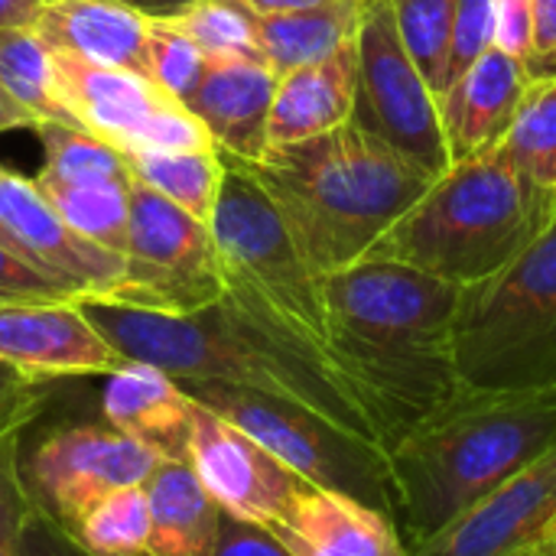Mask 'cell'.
<instances>
[{"mask_svg":"<svg viewBox=\"0 0 556 556\" xmlns=\"http://www.w3.org/2000/svg\"><path fill=\"white\" fill-rule=\"evenodd\" d=\"M75 303L127 362L153 365L179 384H235L290 401L362 443L384 453L391 450L378 410L336 365V358L228 296L189 316L91 296Z\"/></svg>","mask_w":556,"mask_h":556,"instance_id":"1","label":"cell"},{"mask_svg":"<svg viewBox=\"0 0 556 556\" xmlns=\"http://www.w3.org/2000/svg\"><path fill=\"white\" fill-rule=\"evenodd\" d=\"M459 300L463 287L381 257L323 277L329 349L378 410L388 446L463 391L453 358Z\"/></svg>","mask_w":556,"mask_h":556,"instance_id":"2","label":"cell"},{"mask_svg":"<svg viewBox=\"0 0 556 556\" xmlns=\"http://www.w3.org/2000/svg\"><path fill=\"white\" fill-rule=\"evenodd\" d=\"M556 446L554 391H459L388 453L394 525L407 551L456 525Z\"/></svg>","mask_w":556,"mask_h":556,"instance_id":"3","label":"cell"},{"mask_svg":"<svg viewBox=\"0 0 556 556\" xmlns=\"http://www.w3.org/2000/svg\"><path fill=\"white\" fill-rule=\"evenodd\" d=\"M306 264L326 277L362 257L437 179L352 117L248 163Z\"/></svg>","mask_w":556,"mask_h":556,"instance_id":"4","label":"cell"},{"mask_svg":"<svg viewBox=\"0 0 556 556\" xmlns=\"http://www.w3.org/2000/svg\"><path fill=\"white\" fill-rule=\"evenodd\" d=\"M554 215L556 192L528 182L492 150L437 176L368 257L472 287L508 267Z\"/></svg>","mask_w":556,"mask_h":556,"instance_id":"5","label":"cell"},{"mask_svg":"<svg viewBox=\"0 0 556 556\" xmlns=\"http://www.w3.org/2000/svg\"><path fill=\"white\" fill-rule=\"evenodd\" d=\"M453 358L466 391H554L556 215L508 267L463 287Z\"/></svg>","mask_w":556,"mask_h":556,"instance_id":"6","label":"cell"},{"mask_svg":"<svg viewBox=\"0 0 556 556\" xmlns=\"http://www.w3.org/2000/svg\"><path fill=\"white\" fill-rule=\"evenodd\" d=\"M208 231L218 248L225 296L336 358L329 349L323 277L300 254L280 208L251 166L231 153H222V186Z\"/></svg>","mask_w":556,"mask_h":556,"instance_id":"7","label":"cell"},{"mask_svg":"<svg viewBox=\"0 0 556 556\" xmlns=\"http://www.w3.org/2000/svg\"><path fill=\"white\" fill-rule=\"evenodd\" d=\"M179 384V381H176ZM192 401L248 433L257 446L290 466L316 489L352 495L394 518V482L388 453L362 443L319 414L235 384H179Z\"/></svg>","mask_w":556,"mask_h":556,"instance_id":"8","label":"cell"},{"mask_svg":"<svg viewBox=\"0 0 556 556\" xmlns=\"http://www.w3.org/2000/svg\"><path fill=\"white\" fill-rule=\"evenodd\" d=\"M222 296L225 277L208 222L134 179L124 280L104 303L189 316L215 306Z\"/></svg>","mask_w":556,"mask_h":556,"instance_id":"9","label":"cell"},{"mask_svg":"<svg viewBox=\"0 0 556 556\" xmlns=\"http://www.w3.org/2000/svg\"><path fill=\"white\" fill-rule=\"evenodd\" d=\"M358 85L352 121L433 176H443L450 150L443 140L437 94L414 65L394 20L391 0H358Z\"/></svg>","mask_w":556,"mask_h":556,"instance_id":"10","label":"cell"},{"mask_svg":"<svg viewBox=\"0 0 556 556\" xmlns=\"http://www.w3.org/2000/svg\"><path fill=\"white\" fill-rule=\"evenodd\" d=\"M52 65L75 127L124 156L150 150H215L202 121L147 75L91 65L62 52H52Z\"/></svg>","mask_w":556,"mask_h":556,"instance_id":"11","label":"cell"},{"mask_svg":"<svg viewBox=\"0 0 556 556\" xmlns=\"http://www.w3.org/2000/svg\"><path fill=\"white\" fill-rule=\"evenodd\" d=\"M163 459L114 427H65L46 437L23 469L36 505L68 528L98 498L143 485Z\"/></svg>","mask_w":556,"mask_h":556,"instance_id":"12","label":"cell"},{"mask_svg":"<svg viewBox=\"0 0 556 556\" xmlns=\"http://www.w3.org/2000/svg\"><path fill=\"white\" fill-rule=\"evenodd\" d=\"M186 463L225 515L257 528L277 525L309 489L303 476L199 401L192 410Z\"/></svg>","mask_w":556,"mask_h":556,"instance_id":"13","label":"cell"},{"mask_svg":"<svg viewBox=\"0 0 556 556\" xmlns=\"http://www.w3.org/2000/svg\"><path fill=\"white\" fill-rule=\"evenodd\" d=\"M556 525V446L410 556H538Z\"/></svg>","mask_w":556,"mask_h":556,"instance_id":"14","label":"cell"},{"mask_svg":"<svg viewBox=\"0 0 556 556\" xmlns=\"http://www.w3.org/2000/svg\"><path fill=\"white\" fill-rule=\"evenodd\" d=\"M0 362L39 384L88 375L108 378L127 365L75 300L0 303Z\"/></svg>","mask_w":556,"mask_h":556,"instance_id":"15","label":"cell"},{"mask_svg":"<svg viewBox=\"0 0 556 556\" xmlns=\"http://www.w3.org/2000/svg\"><path fill=\"white\" fill-rule=\"evenodd\" d=\"M0 225L20 254L81 296L108 300L124 280V257L75 235L33 179L0 166Z\"/></svg>","mask_w":556,"mask_h":556,"instance_id":"16","label":"cell"},{"mask_svg":"<svg viewBox=\"0 0 556 556\" xmlns=\"http://www.w3.org/2000/svg\"><path fill=\"white\" fill-rule=\"evenodd\" d=\"M528 85L531 75L525 62L511 59L495 46L482 52V59H476L437 98L450 163L492 153L505 140Z\"/></svg>","mask_w":556,"mask_h":556,"instance_id":"17","label":"cell"},{"mask_svg":"<svg viewBox=\"0 0 556 556\" xmlns=\"http://www.w3.org/2000/svg\"><path fill=\"white\" fill-rule=\"evenodd\" d=\"M264 531L290 556H410L391 515L316 485Z\"/></svg>","mask_w":556,"mask_h":556,"instance_id":"18","label":"cell"},{"mask_svg":"<svg viewBox=\"0 0 556 556\" xmlns=\"http://www.w3.org/2000/svg\"><path fill=\"white\" fill-rule=\"evenodd\" d=\"M277 75L264 62L208 59L199 88L186 108L202 121L212 143L244 163L267 153V121L274 104Z\"/></svg>","mask_w":556,"mask_h":556,"instance_id":"19","label":"cell"},{"mask_svg":"<svg viewBox=\"0 0 556 556\" xmlns=\"http://www.w3.org/2000/svg\"><path fill=\"white\" fill-rule=\"evenodd\" d=\"M195 401L160 368L127 362L108 375L101 414L108 427L137 440L163 463H186Z\"/></svg>","mask_w":556,"mask_h":556,"instance_id":"20","label":"cell"},{"mask_svg":"<svg viewBox=\"0 0 556 556\" xmlns=\"http://www.w3.org/2000/svg\"><path fill=\"white\" fill-rule=\"evenodd\" d=\"M33 36L62 55L91 65L130 68L143 75L150 16L114 0H46L33 20Z\"/></svg>","mask_w":556,"mask_h":556,"instance_id":"21","label":"cell"},{"mask_svg":"<svg viewBox=\"0 0 556 556\" xmlns=\"http://www.w3.org/2000/svg\"><path fill=\"white\" fill-rule=\"evenodd\" d=\"M355 85H358L355 39L316 65H303L280 75L274 88L270 121H267V150L300 143L342 127L355 111Z\"/></svg>","mask_w":556,"mask_h":556,"instance_id":"22","label":"cell"},{"mask_svg":"<svg viewBox=\"0 0 556 556\" xmlns=\"http://www.w3.org/2000/svg\"><path fill=\"white\" fill-rule=\"evenodd\" d=\"M150 505V556H212L222 508L189 463H160L143 482Z\"/></svg>","mask_w":556,"mask_h":556,"instance_id":"23","label":"cell"},{"mask_svg":"<svg viewBox=\"0 0 556 556\" xmlns=\"http://www.w3.org/2000/svg\"><path fill=\"white\" fill-rule=\"evenodd\" d=\"M358 33V0H332L293 13H257V39L267 68L280 78L316 65L349 46Z\"/></svg>","mask_w":556,"mask_h":556,"instance_id":"24","label":"cell"},{"mask_svg":"<svg viewBox=\"0 0 556 556\" xmlns=\"http://www.w3.org/2000/svg\"><path fill=\"white\" fill-rule=\"evenodd\" d=\"M33 182L75 235L124 257L134 179H85V182L33 179Z\"/></svg>","mask_w":556,"mask_h":556,"instance_id":"25","label":"cell"},{"mask_svg":"<svg viewBox=\"0 0 556 556\" xmlns=\"http://www.w3.org/2000/svg\"><path fill=\"white\" fill-rule=\"evenodd\" d=\"M127 166L137 182L150 186L173 205L186 208L199 222L212 218L222 186V153L215 150H150L127 153Z\"/></svg>","mask_w":556,"mask_h":556,"instance_id":"26","label":"cell"},{"mask_svg":"<svg viewBox=\"0 0 556 556\" xmlns=\"http://www.w3.org/2000/svg\"><path fill=\"white\" fill-rule=\"evenodd\" d=\"M495 153L528 182L556 192V78H538L528 85L525 101Z\"/></svg>","mask_w":556,"mask_h":556,"instance_id":"27","label":"cell"},{"mask_svg":"<svg viewBox=\"0 0 556 556\" xmlns=\"http://www.w3.org/2000/svg\"><path fill=\"white\" fill-rule=\"evenodd\" d=\"M65 534L88 556H150V505L143 485L117 489L81 511Z\"/></svg>","mask_w":556,"mask_h":556,"instance_id":"28","label":"cell"},{"mask_svg":"<svg viewBox=\"0 0 556 556\" xmlns=\"http://www.w3.org/2000/svg\"><path fill=\"white\" fill-rule=\"evenodd\" d=\"M0 85L36 117V121H65L75 124L59 81L52 52L33 36L29 26L0 29Z\"/></svg>","mask_w":556,"mask_h":556,"instance_id":"29","label":"cell"},{"mask_svg":"<svg viewBox=\"0 0 556 556\" xmlns=\"http://www.w3.org/2000/svg\"><path fill=\"white\" fill-rule=\"evenodd\" d=\"M36 137L42 143V166L36 179L55 182H85V179H134L127 156L94 134L65 124V121H39Z\"/></svg>","mask_w":556,"mask_h":556,"instance_id":"30","label":"cell"},{"mask_svg":"<svg viewBox=\"0 0 556 556\" xmlns=\"http://www.w3.org/2000/svg\"><path fill=\"white\" fill-rule=\"evenodd\" d=\"M173 26H179L205 52V59L264 62L257 13L241 0H195L189 10L173 16Z\"/></svg>","mask_w":556,"mask_h":556,"instance_id":"31","label":"cell"},{"mask_svg":"<svg viewBox=\"0 0 556 556\" xmlns=\"http://www.w3.org/2000/svg\"><path fill=\"white\" fill-rule=\"evenodd\" d=\"M397 33L430 91H446V59L459 0H391Z\"/></svg>","mask_w":556,"mask_h":556,"instance_id":"32","label":"cell"},{"mask_svg":"<svg viewBox=\"0 0 556 556\" xmlns=\"http://www.w3.org/2000/svg\"><path fill=\"white\" fill-rule=\"evenodd\" d=\"M205 65H208L205 52L179 26H173V20H150L143 75L156 88H163L169 98L186 104L189 94L199 88Z\"/></svg>","mask_w":556,"mask_h":556,"instance_id":"33","label":"cell"},{"mask_svg":"<svg viewBox=\"0 0 556 556\" xmlns=\"http://www.w3.org/2000/svg\"><path fill=\"white\" fill-rule=\"evenodd\" d=\"M33 508L36 498L23 479L20 440H10L0 446V556L23 554V531Z\"/></svg>","mask_w":556,"mask_h":556,"instance_id":"34","label":"cell"},{"mask_svg":"<svg viewBox=\"0 0 556 556\" xmlns=\"http://www.w3.org/2000/svg\"><path fill=\"white\" fill-rule=\"evenodd\" d=\"M495 46V0H459L450 59H446V88Z\"/></svg>","mask_w":556,"mask_h":556,"instance_id":"35","label":"cell"},{"mask_svg":"<svg viewBox=\"0 0 556 556\" xmlns=\"http://www.w3.org/2000/svg\"><path fill=\"white\" fill-rule=\"evenodd\" d=\"M52 300H78V293L0 244V303H52Z\"/></svg>","mask_w":556,"mask_h":556,"instance_id":"36","label":"cell"},{"mask_svg":"<svg viewBox=\"0 0 556 556\" xmlns=\"http://www.w3.org/2000/svg\"><path fill=\"white\" fill-rule=\"evenodd\" d=\"M46 391L39 381L23 378L10 365L0 362V446L20 440L26 424L42 410Z\"/></svg>","mask_w":556,"mask_h":556,"instance_id":"37","label":"cell"},{"mask_svg":"<svg viewBox=\"0 0 556 556\" xmlns=\"http://www.w3.org/2000/svg\"><path fill=\"white\" fill-rule=\"evenodd\" d=\"M495 49L525 62L534 49V3L531 0H495Z\"/></svg>","mask_w":556,"mask_h":556,"instance_id":"38","label":"cell"},{"mask_svg":"<svg viewBox=\"0 0 556 556\" xmlns=\"http://www.w3.org/2000/svg\"><path fill=\"white\" fill-rule=\"evenodd\" d=\"M212 556H290L264 528L244 525L231 515H222L218 544Z\"/></svg>","mask_w":556,"mask_h":556,"instance_id":"39","label":"cell"},{"mask_svg":"<svg viewBox=\"0 0 556 556\" xmlns=\"http://www.w3.org/2000/svg\"><path fill=\"white\" fill-rule=\"evenodd\" d=\"M20 556H88L59 521H52L39 505L29 515V525L23 531V554Z\"/></svg>","mask_w":556,"mask_h":556,"instance_id":"40","label":"cell"},{"mask_svg":"<svg viewBox=\"0 0 556 556\" xmlns=\"http://www.w3.org/2000/svg\"><path fill=\"white\" fill-rule=\"evenodd\" d=\"M534 3V49L528 59L531 81L556 78V0H531Z\"/></svg>","mask_w":556,"mask_h":556,"instance_id":"41","label":"cell"},{"mask_svg":"<svg viewBox=\"0 0 556 556\" xmlns=\"http://www.w3.org/2000/svg\"><path fill=\"white\" fill-rule=\"evenodd\" d=\"M46 0H0V29H20L33 26L36 13Z\"/></svg>","mask_w":556,"mask_h":556,"instance_id":"42","label":"cell"},{"mask_svg":"<svg viewBox=\"0 0 556 556\" xmlns=\"http://www.w3.org/2000/svg\"><path fill=\"white\" fill-rule=\"evenodd\" d=\"M39 121L0 85V134H7V130H20V127H36Z\"/></svg>","mask_w":556,"mask_h":556,"instance_id":"43","label":"cell"},{"mask_svg":"<svg viewBox=\"0 0 556 556\" xmlns=\"http://www.w3.org/2000/svg\"><path fill=\"white\" fill-rule=\"evenodd\" d=\"M114 3H124V7H130V10H137V13H143V16H150V20H173V16H179L182 10H189L195 0H114Z\"/></svg>","mask_w":556,"mask_h":556,"instance_id":"44","label":"cell"},{"mask_svg":"<svg viewBox=\"0 0 556 556\" xmlns=\"http://www.w3.org/2000/svg\"><path fill=\"white\" fill-rule=\"evenodd\" d=\"M0 244H3L7 251H13V254H20V248H16V241L10 238V231H7L3 225H0ZM20 257H23V254H20ZM23 261H26V257H23Z\"/></svg>","mask_w":556,"mask_h":556,"instance_id":"45","label":"cell"},{"mask_svg":"<svg viewBox=\"0 0 556 556\" xmlns=\"http://www.w3.org/2000/svg\"><path fill=\"white\" fill-rule=\"evenodd\" d=\"M556 544V525H554V534H551V541H547V547H554ZM547 547H544V551H547ZM544 551H541V554H544Z\"/></svg>","mask_w":556,"mask_h":556,"instance_id":"46","label":"cell"},{"mask_svg":"<svg viewBox=\"0 0 556 556\" xmlns=\"http://www.w3.org/2000/svg\"><path fill=\"white\" fill-rule=\"evenodd\" d=\"M538 556H556V544H554V547H547L544 554H538Z\"/></svg>","mask_w":556,"mask_h":556,"instance_id":"47","label":"cell"}]
</instances>
